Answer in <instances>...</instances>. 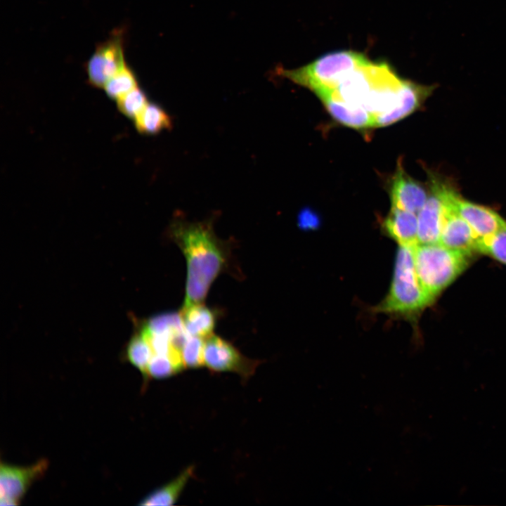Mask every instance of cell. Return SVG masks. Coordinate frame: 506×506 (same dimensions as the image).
Masks as SVG:
<instances>
[{"label": "cell", "mask_w": 506, "mask_h": 506, "mask_svg": "<svg viewBox=\"0 0 506 506\" xmlns=\"http://www.w3.org/2000/svg\"><path fill=\"white\" fill-rule=\"evenodd\" d=\"M368 60L361 53L340 51L325 54L297 69L280 68L278 73L314 93L333 91L345 77Z\"/></svg>", "instance_id": "obj_3"}, {"label": "cell", "mask_w": 506, "mask_h": 506, "mask_svg": "<svg viewBox=\"0 0 506 506\" xmlns=\"http://www.w3.org/2000/svg\"><path fill=\"white\" fill-rule=\"evenodd\" d=\"M205 339L188 335L181 350V357L185 368H198L205 365Z\"/></svg>", "instance_id": "obj_21"}, {"label": "cell", "mask_w": 506, "mask_h": 506, "mask_svg": "<svg viewBox=\"0 0 506 506\" xmlns=\"http://www.w3.org/2000/svg\"><path fill=\"white\" fill-rule=\"evenodd\" d=\"M383 227L399 246L414 247L419 243L417 214L391 207Z\"/></svg>", "instance_id": "obj_14"}, {"label": "cell", "mask_w": 506, "mask_h": 506, "mask_svg": "<svg viewBox=\"0 0 506 506\" xmlns=\"http://www.w3.org/2000/svg\"><path fill=\"white\" fill-rule=\"evenodd\" d=\"M455 212L470 226L479 240L506 228V221L493 209L460 197L455 190L450 198Z\"/></svg>", "instance_id": "obj_10"}, {"label": "cell", "mask_w": 506, "mask_h": 506, "mask_svg": "<svg viewBox=\"0 0 506 506\" xmlns=\"http://www.w3.org/2000/svg\"><path fill=\"white\" fill-rule=\"evenodd\" d=\"M184 369L170 357L153 355L148 367V377L164 379L171 377Z\"/></svg>", "instance_id": "obj_23"}, {"label": "cell", "mask_w": 506, "mask_h": 506, "mask_svg": "<svg viewBox=\"0 0 506 506\" xmlns=\"http://www.w3.org/2000/svg\"><path fill=\"white\" fill-rule=\"evenodd\" d=\"M315 94L339 123L355 129L375 127V116L365 109L347 104L330 91H320Z\"/></svg>", "instance_id": "obj_13"}, {"label": "cell", "mask_w": 506, "mask_h": 506, "mask_svg": "<svg viewBox=\"0 0 506 506\" xmlns=\"http://www.w3.org/2000/svg\"><path fill=\"white\" fill-rule=\"evenodd\" d=\"M138 86L134 72L126 66L111 77L103 89L108 97L117 100Z\"/></svg>", "instance_id": "obj_19"}, {"label": "cell", "mask_w": 506, "mask_h": 506, "mask_svg": "<svg viewBox=\"0 0 506 506\" xmlns=\"http://www.w3.org/2000/svg\"><path fill=\"white\" fill-rule=\"evenodd\" d=\"M179 313L188 335L206 338L213 334L216 314L203 302L182 306Z\"/></svg>", "instance_id": "obj_15"}, {"label": "cell", "mask_w": 506, "mask_h": 506, "mask_svg": "<svg viewBox=\"0 0 506 506\" xmlns=\"http://www.w3.org/2000/svg\"><path fill=\"white\" fill-rule=\"evenodd\" d=\"M125 356L129 363L141 372L143 377L147 381L148 367L153 353L146 339L138 331H136L130 339L126 348Z\"/></svg>", "instance_id": "obj_18"}, {"label": "cell", "mask_w": 506, "mask_h": 506, "mask_svg": "<svg viewBox=\"0 0 506 506\" xmlns=\"http://www.w3.org/2000/svg\"><path fill=\"white\" fill-rule=\"evenodd\" d=\"M477 252L487 254L506 264V228L479 240Z\"/></svg>", "instance_id": "obj_22"}, {"label": "cell", "mask_w": 506, "mask_h": 506, "mask_svg": "<svg viewBox=\"0 0 506 506\" xmlns=\"http://www.w3.org/2000/svg\"><path fill=\"white\" fill-rule=\"evenodd\" d=\"M435 88V85H423L405 79L397 105L389 111L375 116V127L389 126L414 112Z\"/></svg>", "instance_id": "obj_12"}, {"label": "cell", "mask_w": 506, "mask_h": 506, "mask_svg": "<svg viewBox=\"0 0 506 506\" xmlns=\"http://www.w3.org/2000/svg\"><path fill=\"white\" fill-rule=\"evenodd\" d=\"M446 184L433 174L431 175L428 197L417 214L419 243L434 244L439 242Z\"/></svg>", "instance_id": "obj_9"}, {"label": "cell", "mask_w": 506, "mask_h": 506, "mask_svg": "<svg viewBox=\"0 0 506 506\" xmlns=\"http://www.w3.org/2000/svg\"><path fill=\"white\" fill-rule=\"evenodd\" d=\"M116 101L119 111L128 118L134 120L149 103L145 93L138 86Z\"/></svg>", "instance_id": "obj_20"}, {"label": "cell", "mask_w": 506, "mask_h": 506, "mask_svg": "<svg viewBox=\"0 0 506 506\" xmlns=\"http://www.w3.org/2000/svg\"><path fill=\"white\" fill-rule=\"evenodd\" d=\"M318 223L316 214L309 209H304L299 216V224L303 228L315 226Z\"/></svg>", "instance_id": "obj_24"}, {"label": "cell", "mask_w": 506, "mask_h": 506, "mask_svg": "<svg viewBox=\"0 0 506 506\" xmlns=\"http://www.w3.org/2000/svg\"><path fill=\"white\" fill-rule=\"evenodd\" d=\"M169 237L185 256L187 264L186 297L183 306L204 302L212 283L231 264L230 242L220 240L212 220L190 222L175 217Z\"/></svg>", "instance_id": "obj_1"}, {"label": "cell", "mask_w": 506, "mask_h": 506, "mask_svg": "<svg viewBox=\"0 0 506 506\" xmlns=\"http://www.w3.org/2000/svg\"><path fill=\"white\" fill-rule=\"evenodd\" d=\"M124 39L123 31L117 30L96 46L85 65L91 85L103 88L111 77L127 66Z\"/></svg>", "instance_id": "obj_5"}, {"label": "cell", "mask_w": 506, "mask_h": 506, "mask_svg": "<svg viewBox=\"0 0 506 506\" xmlns=\"http://www.w3.org/2000/svg\"><path fill=\"white\" fill-rule=\"evenodd\" d=\"M204 363L211 371L234 372L246 381L261 362L246 357L231 343L212 334L205 339Z\"/></svg>", "instance_id": "obj_6"}, {"label": "cell", "mask_w": 506, "mask_h": 506, "mask_svg": "<svg viewBox=\"0 0 506 506\" xmlns=\"http://www.w3.org/2000/svg\"><path fill=\"white\" fill-rule=\"evenodd\" d=\"M454 188L446 183L444 211L439 242L444 247L473 254L477 252L479 238L470 226L453 208L450 198Z\"/></svg>", "instance_id": "obj_7"}, {"label": "cell", "mask_w": 506, "mask_h": 506, "mask_svg": "<svg viewBox=\"0 0 506 506\" xmlns=\"http://www.w3.org/2000/svg\"><path fill=\"white\" fill-rule=\"evenodd\" d=\"M136 130L141 134L155 135L172 127V121L167 112L159 105L148 103L134 119Z\"/></svg>", "instance_id": "obj_17"}, {"label": "cell", "mask_w": 506, "mask_h": 506, "mask_svg": "<svg viewBox=\"0 0 506 506\" xmlns=\"http://www.w3.org/2000/svg\"><path fill=\"white\" fill-rule=\"evenodd\" d=\"M48 461L41 459L28 467H18L1 462L0 495L1 506L15 505L29 487L41 477L48 468Z\"/></svg>", "instance_id": "obj_8"}, {"label": "cell", "mask_w": 506, "mask_h": 506, "mask_svg": "<svg viewBox=\"0 0 506 506\" xmlns=\"http://www.w3.org/2000/svg\"><path fill=\"white\" fill-rule=\"evenodd\" d=\"M431 303L416 274L413 247L399 246L389 292L377 306V311L408 315L421 311Z\"/></svg>", "instance_id": "obj_4"}, {"label": "cell", "mask_w": 506, "mask_h": 506, "mask_svg": "<svg viewBox=\"0 0 506 506\" xmlns=\"http://www.w3.org/2000/svg\"><path fill=\"white\" fill-rule=\"evenodd\" d=\"M472 257L440 243H418L413 247L416 274L431 302L467 268Z\"/></svg>", "instance_id": "obj_2"}, {"label": "cell", "mask_w": 506, "mask_h": 506, "mask_svg": "<svg viewBox=\"0 0 506 506\" xmlns=\"http://www.w3.org/2000/svg\"><path fill=\"white\" fill-rule=\"evenodd\" d=\"M194 472L190 466L166 485L153 491L139 503L141 505H173Z\"/></svg>", "instance_id": "obj_16"}, {"label": "cell", "mask_w": 506, "mask_h": 506, "mask_svg": "<svg viewBox=\"0 0 506 506\" xmlns=\"http://www.w3.org/2000/svg\"><path fill=\"white\" fill-rule=\"evenodd\" d=\"M389 194L391 207L417 214L428 197L429 191L406 172L399 161L391 180Z\"/></svg>", "instance_id": "obj_11"}]
</instances>
